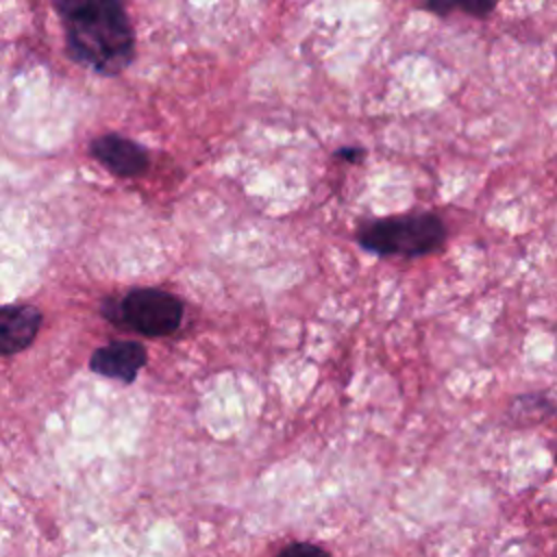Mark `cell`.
<instances>
[{
    "instance_id": "1",
    "label": "cell",
    "mask_w": 557,
    "mask_h": 557,
    "mask_svg": "<svg viewBox=\"0 0 557 557\" xmlns=\"http://www.w3.org/2000/svg\"><path fill=\"white\" fill-rule=\"evenodd\" d=\"M65 54L100 76L122 74L135 59V33L124 0H50Z\"/></svg>"
},
{
    "instance_id": "2",
    "label": "cell",
    "mask_w": 557,
    "mask_h": 557,
    "mask_svg": "<svg viewBox=\"0 0 557 557\" xmlns=\"http://www.w3.org/2000/svg\"><path fill=\"white\" fill-rule=\"evenodd\" d=\"M444 239L446 226L431 211L372 220L357 233L359 246L379 257H424L440 250Z\"/></svg>"
},
{
    "instance_id": "3",
    "label": "cell",
    "mask_w": 557,
    "mask_h": 557,
    "mask_svg": "<svg viewBox=\"0 0 557 557\" xmlns=\"http://www.w3.org/2000/svg\"><path fill=\"white\" fill-rule=\"evenodd\" d=\"M102 315L115 324L131 329L144 337H165L181 326L183 300L159 287H135L122 298H104Z\"/></svg>"
},
{
    "instance_id": "4",
    "label": "cell",
    "mask_w": 557,
    "mask_h": 557,
    "mask_svg": "<svg viewBox=\"0 0 557 557\" xmlns=\"http://www.w3.org/2000/svg\"><path fill=\"white\" fill-rule=\"evenodd\" d=\"M89 154L104 170L120 178L141 176L150 165L146 148L120 133H104L94 137L89 144Z\"/></svg>"
},
{
    "instance_id": "5",
    "label": "cell",
    "mask_w": 557,
    "mask_h": 557,
    "mask_svg": "<svg viewBox=\"0 0 557 557\" xmlns=\"http://www.w3.org/2000/svg\"><path fill=\"white\" fill-rule=\"evenodd\" d=\"M148 361L146 346L135 339H113L94 350L89 370L104 379L133 383Z\"/></svg>"
},
{
    "instance_id": "6",
    "label": "cell",
    "mask_w": 557,
    "mask_h": 557,
    "mask_svg": "<svg viewBox=\"0 0 557 557\" xmlns=\"http://www.w3.org/2000/svg\"><path fill=\"white\" fill-rule=\"evenodd\" d=\"M41 326V311L30 302H9L0 309V352L13 357L26 350Z\"/></svg>"
},
{
    "instance_id": "7",
    "label": "cell",
    "mask_w": 557,
    "mask_h": 557,
    "mask_svg": "<svg viewBox=\"0 0 557 557\" xmlns=\"http://www.w3.org/2000/svg\"><path fill=\"white\" fill-rule=\"evenodd\" d=\"M418 4L440 17H448L453 13H463L470 17H487L496 0H418Z\"/></svg>"
},
{
    "instance_id": "8",
    "label": "cell",
    "mask_w": 557,
    "mask_h": 557,
    "mask_svg": "<svg viewBox=\"0 0 557 557\" xmlns=\"http://www.w3.org/2000/svg\"><path fill=\"white\" fill-rule=\"evenodd\" d=\"M276 557H331L324 548L311 542H292L278 550Z\"/></svg>"
},
{
    "instance_id": "9",
    "label": "cell",
    "mask_w": 557,
    "mask_h": 557,
    "mask_svg": "<svg viewBox=\"0 0 557 557\" xmlns=\"http://www.w3.org/2000/svg\"><path fill=\"white\" fill-rule=\"evenodd\" d=\"M335 154L346 159V161H357L363 154V150L361 148H339Z\"/></svg>"
}]
</instances>
